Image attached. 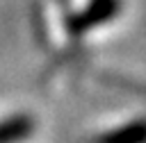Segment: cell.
I'll return each mask as SVG.
<instances>
[{
  "label": "cell",
  "instance_id": "3957f363",
  "mask_svg": "<svg viewBox=\"0 0 146 143\" xmlns=\"http://www.w3.org/2000/svg\"><path fill=\"white\" fill-rule=\"evenodd\" d=\"M34 134V118L27 113H14L0 120V143H21Z\"/></svg>",
  "mask_w": 146,
  "mask_h": 143
},
{
  "label": "cell",
  "instance_id": "7a4b0ae2",
  "mask_svg": "<svg viewBox=\"0 0 146 143\" xmlns=\"http://www.w3.org/2000/svg\"><path fill=\"white\" fill-rule=\"evenodd\" d=\"M91 143H146V118H135L121 127L107 129Z\"/></svg>",
  "mask_w": 146,
  "mask_h": 143
},
{
  "label": "cell",
  "instance_id": "6da1fadb",
  "mask_svg": "<svg viewBox=\"0 0 146 143\" xmlns=\"http://www.w3.org/2000/svg\"><path fill=\"white\" fill-rule=\"evenodd\" d=\"M121 7H123L121 0H89L82 9L66 16V30L73 36L87 34L89 30H94L98 25H105L112 18H116Z\"/></svg>",
  "mask_w": 146,
  "mask_h": 143
}]
</instances>
